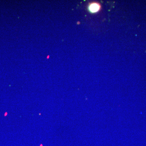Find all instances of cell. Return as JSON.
<instances>
[{
	"instance_id": "cell-1",
	"label": "cell",
	"mask_w": 146,
	"mask_h": 146,
	"mask_svg": "<svg viewBox=\"0 0 146 146\" xmlns=\"http://www.w3.org/2000/svg\"><path fill=\"white\" fill-rule=\"evenodd\" d=\"M100 9V5L98 3H94L91 4L89 6V10L92 13L98 12Z\"/></svg>"
}]
</instances>
